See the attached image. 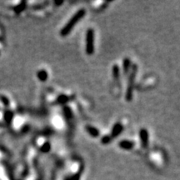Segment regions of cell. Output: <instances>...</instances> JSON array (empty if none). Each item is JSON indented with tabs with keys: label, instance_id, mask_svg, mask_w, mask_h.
<instances>
[{
	"label": "cell",
	"instance_id": "8",
	"mask_svg": "<svg viewBox=\"0 0 180 180\" xmlns=\"http://www.w3.org/2000/svg\"><path fill=\"white\" fill-rule=\"evenodd\" d=\"M37 76H38V79H39L40 81L44 82L48 79V73H47L45 70H40V71L38 72Z\"/></svg>",
	"mask_w": 180,
	"mask_h": 180
},
{
	"label": "cell",
	"instance_id": "14",
	"mask_svg": "<svg viewBox=\"0 0 180 180\" xmlns=\"http://www.w3.org/2000/svg\"><path fill=\"white\" fill-rule=\"evenodd\" d=\"M110 140H111V138L109 137V136H104V137L102 138L101 142L104 144H109L110 142Z\"/></svg>",
	"mask_w": 180,
	"mask_h": 180
},
{
	"label": "cell",
	"instance_id": "10",
	"mask_svg": "<svg viewBox=\"0 0 180 180\" xmlns=\"http://www.w3.org/2000/svg\"><path fill=\"white\" fill-rule=\"evenodd\" d=\"M112 73H113V77L114 79H119V75H120V71H119V68L118 65H114L113 66V69H112Z\"/></svg>",
	"mask_w": 180,
	"mask_h": 180
},
{
	"label": "cell",
	"instance_id": "11",
	"mask_svg": "<svg viewBox=\"0 0 180 180\" xmlns=\"http://www.w3.org/2000/svg\"><path fill=\"white\" fill-rule=\"evenodd\" d=\"M50 149H51V145H50V144L49 143H48V142H46V143H44L42 146H41V148H40V151L41 152H43V153H48V152H49L50 151Z\"/></svg>",
	"mask_w": 180,
	"mask_h": 180
},
{
	"label": "cell",
	"instance_id": "2",
	"mask_svg": "<svg viewBox=\"0 0 180 180\" xmlns=\"http://www.w3.org/2000/svg\"><path fill=\"white\" fill-rule=\"evenodd\" d=\"M137 65L134 64L129 74V84H128L127 90H126V95H125V99H126L128 102H130L133 99V94H134V83L136 75H137Z\"/></svg>",
	"mask_w": 180,
	"mask_h": 180
},
{
	"label": "cell",
	"instance_id": "4",
	"mask_svg": "<svg viewBox=\"0 0 180 180\" xmlns=\"http://www.w3.org/2000/svg\"><path fill=\"white\" fill-rule=\"evenodd\" d=\"M139 137L144 148H147L148 145V133L146 129H141L139 132Z\"/></svg>",
	"mask_w": 180,
	"mask_h": 180
},
{
	"label": "cell",
	"instance_id": "3",
	"mask_svg": "<svg viewBox=\"0 0 180 180\" xmlns=\"http://www.w3.org/2000/svg\"><path fill=\"white\" fill-rule=\"evenodd\" d=\"M94 31L89 28L86 33V41H85V52L88 55H92L94 53Z\"/></svg>",
	"mask_w": 180,
	"mask_h": 180
},
{
	"label": "cell",
	"instance_id": "13",
	"mask_svg": "<svg viewBox=\"0 0 180 180\" xmlns=\"http://www.w3.org/2000/svg\"><path fill=\"white\" fill-rule=\"evenodd\" d=\"M68 99H68V97H67L66 95H60V96L58 98V103L64 104L68 102Z\"/></svg>",
	"mask_w": 180,
	"mask_h": 180
},
{
	"label": "cell",
	"instance_id": "12",
	"mask_svg": "<svg viewBox=\"0 0 180 180\" xmlns=\"http://www.w3.org/2000/svg\"><path fill=\"white\" fill-rule=\"evenodd\" d=\"M64 114H65L66 118H68V119H70V118H72V116H73V114H72V110L69 109L68 106H64Z\"/></svg>",
	"mask_w": 180,
	"mask_h": 180
},
{
	"label": "cell",
	"instance_id": "6",
	"mask_svg": "<svg viewBox=\"0 0 180 180\" xmlns=\"http://www.w3.org/2000/svg\"><path fill=\"white\" fill-rule=\"evenodd\" d=\"M123 131V125L121 124H116L113 127V129H112V137L113 138H116L118 137L121 132Z\"/></svg>",
	"mask_w": 180,
	"mask_h": 180
},
{
	"label": "cell",
	"instance_id": "7",
	"mask_svg": "<svg viewBox=\"0 0 180 180\" xmlns=\"http://www.w3.org/2000/svg\"><path fill=\"white\" fill-rule=\"evenodd\" d=\"M86 130L88 131V133L89 134V135H91L92 137L97 138L99 135V130L97 129L96 128L92 127V126H86Z\"/></svg>",
	"mask_w": 180,
	"mask_h": 180
},
{
	"label": "cell",
	"instance_id": "5",
	"mask_svg": "<svg viewBox=\"0 0 180 180\" xmlns=\"http://www.w3.org/2000/svg\"><path fill=\"white\" fill-rule=\"evenodd\" d=\"M119 146L124 150H130L134 148V143L129 140H123L119 143Z\"/></svg>",
	"mask_w": 180,
	"mask_h": 180
},
{
	"label": "cell",
	"instance_id": "9",
	"mask_svg": "<svg viewBox=\"0 0 180 180\" xmlns=\"http://www.w3.org/2000/svg\"><path fill=\"white\" fill-rule=\"evenodd\" d=\"M123 69H124V74H127L129 71V68H130V60L129 58H124V64H123Z\"/></svg>",
	"mask_w": 180,
	"mask_h": 180
},
{
	"label": "cell",
	"instance_id": "1",
	"mask_svg": "<svg viewBox=\"0 0 180 180\" xmlns=\"http://www.w3.org/2000/svg\"><path fill=\"white\" fill-rule=\"evenodd\" d=\"M85 14H86V11L84 8H81L79 11H77L75 14L69 19V22L64 26V28H62L61 31H60V35L63 36V37L69 35L72 29L75 27V25L81 20L82 18H84Z\"/></svg>",
	"mask_w": 180,
	"mask_h": 180
}]
</instances>
